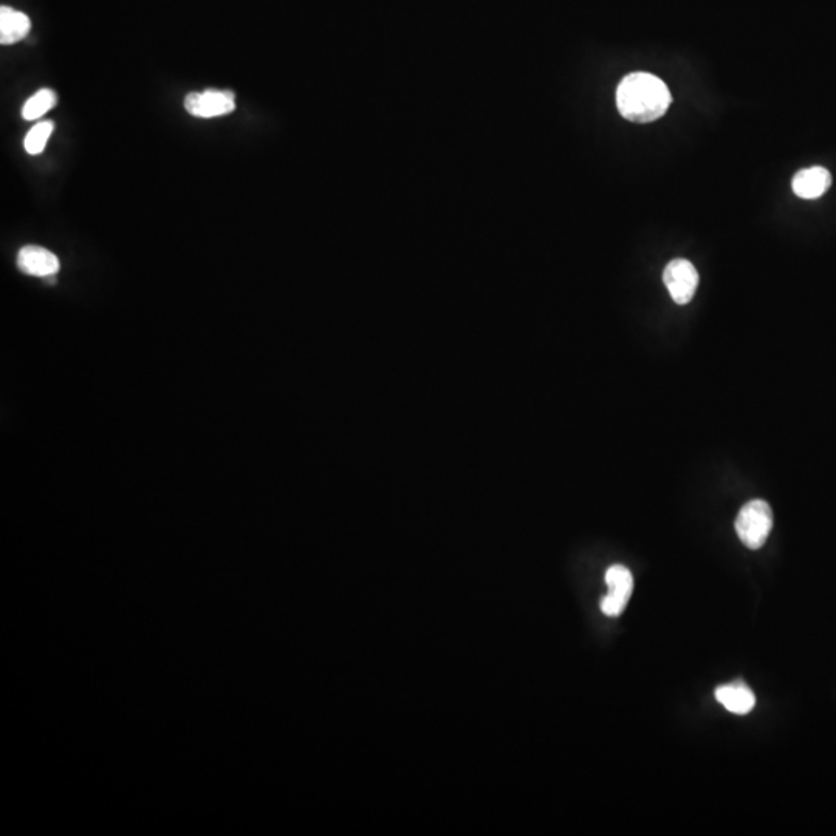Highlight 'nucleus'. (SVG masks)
Here are the masks:
<instances>
[{
    "instance_id": "1",
    "label": "nucleus",
    "mask_w": 836,
    "mask_h": 836,
    "mask_svg": "<svg viewBox=\"0 0 836 836\" xmlns=\"http://www.w3.org/2000/svg\"><path fill=\"white\" fill-rule=\"evenodd\" d=\"M671 101L668 86L651 73H631L617 89L618 110L632 123H651L662 118Z\"/></svg>"
},
{
    "instance_id": "2",
    "label": "nucleus",
    "mask_w": 836,
    "mask_h": 836,
    "mask_svg": "<svg viewBox=\"0 0 836 836\" xmlns=\"http://www.w3.org/2000/svg\"><path fill=\"white\" fill-rule=\"evenodd\" d=\"M734 527L745 547L751 550L761 549L773 528V511L770 505L761 499L747 502L737 514Z\"/></svg>"
},
{
    "instance_id": "3",
    "label": "nucleus",
    "mask_w": 836,
    "mask_h": 836,
    "mask_svg": "<svg viewBox=\"0 0 836 836\" xmlns=\"http://www.w3.org/2000/svg\"><path fill=\"white\" fill-rule=\"evenodd\" d=\"M607 595L601 600V612L607 617H620L634 592V576L627 567L612 566L606 572Z\"/></svg>"
},
{
    "instance_id": "4",
    "label": "nucleus",
    "mask_w": 836,
    "mask_h": 836,
    "mask_svg": "<svg viewBox=\"0 0 836 836\" xmlns=\"http://www.w3.org/2000/svg\"><path fill=\"white\" fill-rule=\"evenodd\" d=\"M663 282L675 304L685 305L693 301L696 295L699 273L686 259H674L663 271Z\"/></svg>"
},
{
    "instance_id": "5",
    "label": "nucleus",
    "mask_w": 836,
    "mask_h": 836,
    "mask_svg": "<svg viewBox=\"0 0 836 836\" xmlns=\"http://www.w3.org/2000/svg\"><path fill=\"white\" fill-rule=\"evenodd\" d=\"M188 114L197 118H217L231 114L236 109V96L230 90H205L189 93L185 98Z\"/></svg>"
},
{
    "instance_id": "6",
    "label": "nucleus",
    "mask_w": 836,
    "mask_h": 836,
    "mask_svg": "<svg viewBox=\"0 0 836 836\" xmlns=\"http://www.w3.org/2000/svg\"><path fill=\"white\" fill-rule=\"evenodd\" d=\"M18 267L25 275L52 278L58 273L61 264L52 251L36 245H27L19 251Z\"/></svg>"
},
{
    "instance_id": "7",
    "label": "nucleus",
    "mask_w": 836,
    "mask_h": 836,
    "mask_svg": "<svg viewBox=\"0 0 836 836\" xmlns=\"http://www.w3.org/2000/svg\"><path fill=\"white\" fill-rule=\"evenodd\" d=\"M832 186V175L823 166L802 169L793 177L792 188L801 199L815 200L826 194Z\"/></svg>"
},
{
    "instance_id": "8",
    "label": "nucleus",
    "mask_w": 836,
    "mask_h": 836,
    "mask_svg": "<svg viewBox=\"0 0 836 836\" xmlns=\"http://www.w3.org/2000/svg\"><path fill=\"white\" fill-rule=\"evenodd\" d=\"M717 702L722 703L730 713L745 716L756 705L753 691L744 682H733L716 689Z\"/></svg>"
},
{
    "instance_id": "9",
    "label": "nucleus",
    "mask_w": 836,
    "mask_h": 836,
    "mask_svg": "<svg viewBox=\"0 0 836 836\" xmlns=\"http://www.w3.org/2000/svg\"><path fill=\"white\" fill-rule=\"evenodd\" d=\"M31 21L27 14L11 7H0V44L13 45L27 38Z\"/></svg>"
},
{
    "instance_id": "10",
    "label": "nucleus",
    "mask_w": 836,
    "mask_h": 836,
    "mask_svg": "<svg viewBox=\"0 0 836 836\" xmlns=\"http://www.w3.org/2000/svg\"><path fill=\"white\" fill-rule=\"evenodd\" d=\"M56 103H58V96L53 90H39L22 107V118L27 121L38 120L44 117L48 110H52Z\"/></svg>"
},
{
    "instance_id": "11",
    "label": "nucleus",
    "mask_w": 836,
    "mask_h": 836,
    "mask_svg": "<svg viewBox=\"0 0 836 836\" xmlns=\"http://www.w3.org/2000/svg\"><path fill=\"white\" fill-rule=\"evenodd\" d=\"M53 131H55L53 121H42V123L36 124L25 137V151L30 155L41 154L47 146L48 138L52 137Z\"/></svg>"
}]
</instances>
